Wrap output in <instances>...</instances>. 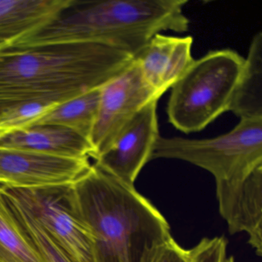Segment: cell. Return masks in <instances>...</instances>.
<instances>
[{
    "label": "cell",
    "mask_w": 262,
    "mask_h": 262,
    "mask_svg": "<svg viewBox=\"0 0 262 262\" xmlns=\"http://www.w3.org/2000/svg\"><path fill=\"white\" fill-rule=\"evenodd\" d=\"M160 97L144 79L140 66L134 59L123 72L102 85L90 138L96 153L95 161L116 143L142 107Z\"/></svg>",
    "instance_id": "52a82bcc"
},
{
    "label": "cell",
    "mask_w": 262,
    "mask_h": 262,
    "mask_svg": "<svg viewBox=\"0 0 262 262\" xmlns=\"http://www.w3.org/2000/svg\"><path fill=\"white\" fill-rule=\"evenodd\" d=\"M100 93L101 87L58 103L30 126L60 125L76 132L90 141L99 111Z\"/></svg>",
    "instance_id": "5bb4252c"
},
{
    "label": "cell",
    "mask_w": 262,
    "mask_h": 262,
    "mask_svg": "<svg viewBox=\"0 0 262 262\" xmlns=\"http://www.w3.org/2000/svg\"><path fill=\"white\" fill-rule=\"evenodd\" d=\"M104 44H57L0 52V113L27 102L60 103L100 88L133 62Z\"/></svg>",
    "instance_id": "6da1fadb"
},
{
    "label": "cell",
    "mask_w": 262,
    "mask_h": 262,
    "mask_svg": "<svg viewBox=\"0 0 262 262\" xmlns=\"http://www.w3.org/2000/svg\"><path fill=\"white\" fill-rule=\"evenodd\" d=\"M90 159L0 148V186L46 189L76 183L91 167Z\"/></svg>",
    "instance_id": "ba28073f"
},
{
    "label": "cell",
    "mask_w": 262,
    "mask_h": 262,
    "mask_svg": "<svg viewBox=\"0 0 262 262\" xmlns=\"http://www.w3.org/2000/svg\"><path fill=\"white\" fill-rule=\"evenodd\" d=\"M222 262H234V257H225V258L222 260Z\"/></svg>",
    "instance_id": "7402d4cb"
},
{
    "label": "cell",
    "mask_w": 262,
    "mask_h": 262,
    "mask_svg": "<svg viewBox=\"0 0 262 262\" xmlns=\"http://www.w3.org/2000/svg\"><path fill=\"white\" fill-rule=\"evenodd\" d=\"M58 103L33 102L20 104L0 113V134L30 126Z\"/></svg>",
    "instance_id": "ac0fdd59"
},
{
    "label": "cell",
    "mask_w": 262,
    "mask_h": 262,
    "mask_svg": "<svg viewBox=\"0 0 262 262\" xmlns=\"http://www.w3.org/2000/svg\"><path fill=\"white\" fill-rule=\"evenodd\" d=\"M227 241L223 237L203 238L189 249L191 262H222L226 257Z\"/></svg>",
    "instance_id": "ffe728a7"
},
{
    "label": "cell",
    "mask_w": 262,
    "mask_h": 262,
    "mask_svg": "<svg viewBox=\"0 0 262 262\" xmlns=\"http://www.w3.org/2000/svg\"><path fill=\"white\" fill-rule=\"evenodd\" d=\"M193 39L191 36L177 37L168 59L162 81V91L165 93L188 71L194 63L191 55Z\"/></svg>",
    "instance_id": "d6986e66"
},
{
    "label": "cell",
    "mask_w": 262,
    "mask_h": 262,
    "mask_svg": "<svg viewBox=\"0 0 262 262\" xmlns=\"http://www.w3.org/2000/svg\"><path fill=\"white\" fill-rule=\"evenodd\" d=\"M0 148L37 151L77 159H96L91 142L76 132L54 125H37L0 134Z\"/></svg>",
    "instance_id": "7c38bea8"
},
{
    "label": "cell",
    "mask_w": 262,
    "mask_h": 262,
    "mask_svg": "<svg viewBox=\"0 0 262 262\" xmlns=\"http://www.w3.org/2000/svg\"><path fill=\"white\" fill-rule=\"evenodd\" d=\"M72 185L46 189L7 188L31 211L72 261L99 262L94 234L76 207Z\"/></svg>",
    "instance_id": "8992f818"
},
{
    "label": "cell",
    "mask_w": 262,
    "mask_h": 262,
    "mask_svg": "<svg viewBox=\"0 0 262 262\" xmlns=\"http://www.w3.org/2000/svg\"><path fill=\"white\" fill-rule=\"evenodd\" d=\"M0 262H44L10 209L0 188Z\"/></svg>",
    "instance_id": "9a60e30c"
},
{
    "label": "cell",
    "mask_w": 262,
    "mask_h": 262,
    "mask_svg": "<svg viewBox=\"0 0 262 262\" xmlns=\"http://www.w3.org/2000/svg\"><path fill=\"white\" fill-rule=\"evenodd\" d=\"M176 39L161 33L155 35L134 58L140 66L144 79L160 96L164 94L162 81Z\"/></svg>",
    "instance_id": "e0dca14e"
},
{
    "label": "cell",
    "mask_w": 262,
    "mask_h": 262,
    "mask_svg": "<svg viewBox=\"0 0 262 262\" xmlns=\"http://www.w3.org/2000/svg\"><path fill=\"white\" fill-rule=\"evenodd\" d=\"M74 0H0V52L54 20Z\"/></svg>",
    "instance_id": "8fae6325"
},
{
    "label": "cell",
    "mask_w": 262,
    "mask_h": 262,
    "mask_svg": "<svg viewBox=\"0 0 262 262\" xmlns=\"http://www.w3.org/2000/svg\"><path fill=\"white\" fill-rule=\"evenodd\" d=\"M186 0L79 1L14 48L57 44H104L133 59L155 35L185 33L190 21L184 14Z\"/></svg>",
    "instance_id": "7a4b0ae2"
},
{
    "label": "cell",
    "mask_w": 262,
    "mask_h": 262,
    "mask_svg": "<svg viewBox=\"0 0 262 262\" xmlns=\"http://www.w3.org/2000/svg\"><path fill=\"white\" fill-rule=\"evenodd\" d=\"M72 191L94 234L99 262H142L171 237L166 219L146 198L95 162Z\"/></svg>",
    "instance_id": "3957f363"
},
{
    "label": "cell",
    "mask_w": 262,
    "mask_h": 262,
    "mask_svg": "<svg viewBox=\"0 0 262 262\" xmlns=\"http://www.w3.org/2000/svg\"><path fill=\"white\" fill-rule=\"evenodd\" d=\"M158 99L142 107L116 143L95 163L123 183L134 186L143 167L151 161L159 136Z\"/></svg>",
    "instance_id": "9c48e42d"
},
{
    "label": "cell",
    "mask_w": 262,
    "mask_h": 262,
    "mask_svg": "<svg viewBox=\"0 0 262 262\" xmlns=\"http://www.w3.org/2000/svg\"><path fill=\"white\" fill-rule=\"evenodd\" d=\"M245 59L231 50L211 51L194 60L171 86L170 123L182 133L202 131L229 111Z\"/></svg>",
    "instance_id": "277c9868"
},
{
    "label": "cell",
    "mask_w": 262,
    "mask_h": 262,
    "mask_svg": "<svg viewBox=\"0 0 262 262\" xmlns=\"http://www.w3.org/2000/svg\"><path fill=\"white\" fill-rule=\"evenodd\" d=\"M179 159L209 171L215 182L239 180L262 165V118L240 119L231 131L212 139L160 136L151 160Z\"/></svg>",
    "instance_id": "5b68a950"
},
{
    "label": "cell",
    "mask_w": 262,
    "mask_h": 262,
    "mask_svg": "<svg viewBox=\"0 0 262 262\" xmlns=\"http://www.w3.org/2000/svg\"><path fill=\"white\" fill-rule=\"evenodd\" d=\"M0 188L16 220L36 247L44 262H73L19 199L9 188L3 186Z\"/></svg>",
    "instance_id": "2e32d148"
},
{
    "label": "cell",
    "mask_w": 262,
    "mask_h": 262,
    "mask_svg": "<svg viewBox=\"0 0 262 262\" xmlns=\"http://www.w3.org/2000/svg\"><path fill=\"white\" fill-rule=\"evenodd\" d=\"M142 262H191L189 250L182 248L172 237L155 247Z\"/></svg>",
    "instance_id": "44dd1931"
},
{
    "label": "cell",
    "mask_w": 262,
    "mask_h": 262,
    "mask_svg": "<svg viewBox=\"0 0 262 262\" xmlns=\"http://www.w3.org/2000/svg\"><path fill=\"white\" fill-rule=\"evenodd\" d=\"M229 111L243 119L262 118V33L253 37Z\"/></svg>",
    "instance_id": "4fadbf2b"
},
{
    "label": "cell",
    "mask_w": 262,
    "mask_h": 262,
    "mask_svg": "<svg viewBox=\"0 0 262 262\" xmlns=\"http://www.w3.org/2000/svg\"><path fill=\"white\" fill-rule=\"evenodd\" d=\"M215 182L219 212L230 234L246 232L248 243L262 256V165L244 179Z\"/></svg>",
    "instance_id": "30bf717a"
}]
</instances>
